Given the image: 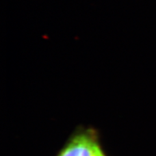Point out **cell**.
<instances>
[{"instance_id":"6da1fadb","label":"cell","mask_w":156,"mask_h":156,"mask_svg":"<svg viewBox=\"0 0 156 156\" xmlns=\"http://www.w3.org/2000/svg\"><path fill=\"white\" fill-rule=\"evenodd\" d=\"M58 156H105L93 130L75 135Z\"/></svg>"}]
</instances>
